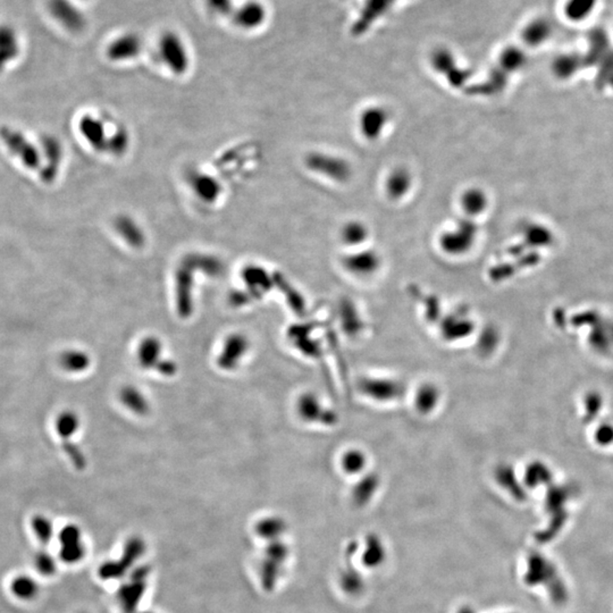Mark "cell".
<instances>
[{
	"label": "cell",
	"mask_w": 613,
	"mask_h": 613,
	"mask_svg": "<svg viewBox=\"0 0 613 613\" xmlns=\"http://www.w3.org/2000/svg\"><path fill=\"white\" fill-rule=\"evenodd\" d=\"M0 140L5 145L7 150L20 162L26 169L31 171H41L43 156L37 145L32 142L23 132L12 126L4 125L0 128Z\"/></svg>",
	"instance_id": "obj_1"
},
{
	"label": "cell",
	"mask_w": 613,
	"mask_h": 613,
	"mask_svg": "<svg viewBox=\"0 0 613 613\" xmlns=\"http://www.w3.org/2000/svg\"><path fill=\"white\" fill-rule=\"evenodd\" d=\"M528 573L526 575V580L529 584H537L543 583L548 585L550 588L552 599L556 603H565L567 601V592L565 585L562 584L556 569L550 561L545 559L544 556L539 554H534L529 558L528 563Z\"/></svg>",
	"instance_id": "obj_2"
},
{
	"label": "cell",
	"mask_w": 613,
	"mask_h": 613,
	"mask_svg": "<svg viewBox=\"0 0 613 613\" xmlns=\"http://www.w3.org/2000/svg\"><path fill=\"white\" fill-rule=\"evenodd\" d=\"M158 52L166 66L176 74H182L188 69L190 63L188 48L176 32L166 31L160 37Z\"/></svg>",
	"instance_id": "obj_3"
},
{
	"label": "cell",
	"mask_w": 613,
	"mask_h": 613,
	"mask_svg": "<svg viewBox=\"0 0 613 613\" xmlns=\"http://www.w3.org/2000/svg\"><path fill=\"white\" fill-rule=\"evenodd\" d=\"M49 14L62 28L69 32H82L86 29V16L73 0H48Z\"/></svg>",
	"instance_id": "obj_4"
},
{
	"label": "cell",
	"mask_w": 613,
	"mask_h": 613,
	"mask_svg": "<svg viewBox=\"0 0 613 613\" xmlns=\"http://www.w3.org/2000/svg\"><path fill=\"white\" fill-rule=\"evenodd\" d=\"M477 237V226L473 220L459 223L456 227L443 234L441 248L446 254L460 256L469 252Z\"/></svg>",
	"instance_id": "obj_5"
},
{
	"label": "cell",
	"mask_w": 613,
	"mask_h": 613,
	"mask_svg": "<svg viewBox=\"0 0 613 613\" xmlns=\"http://www.w3.org/2000/svg\"><path fill=\"white\" fill-rule=\"evenodd\" d=\"M249 339L243 334H231L226 337L217 364L223 371H234L249 350Z\"/></svg>",
	"instance_id": "obj_6"
},
{
	"label": "cell",
	"mask_w": 613,
	"mask_h": 613,
	"mask_svg": "<svg viewBox=\"0 0 613 613\" xmlns=\"http://www.w3.org/2000/svg\"><path fill=\"white\" fill-rule=\"evenodd\" d=\"M22 43L18 30L12 24L0 23V73L20 57Z\"/></svg>",
	"instance_id": "obj_7"
},
{
	"label": "cell",
	"mask_w": 613,
	"mask_h": 613,
	"mask_svg": "<svg viewBox=\"0 0 613 613\" xmlns=\"http://www.w3.org/2000/svg\"><path fill=\"white\" fill-rule=\"evenodd\" d=\"M143 41L135 32H128L109 43L107 55L111 60L122 62L137 57L142 52Z\"/></svg>",
	"instance_id": "obj_8"
},
{
	"label": "cell",
	"mask_w": 613,
	"mask_h": 613,
	"mask_svg": "<svg viewBox=\"0 0 613 613\" xmlns=\"http://www.w3.org/2000/svg\"><path fill=\"white\" fill-rule=\"evenodd\" d=\"M234 24L242 30H254L263 26L265 22L266 13L265 6L257 0H248L243 3L241 6L234 9Z\"/></svg>",
	"instance_id": "obj_9"
},
{
	"label": "cell",
	"mask_w": 613,
	"mask_h": 613,
	"mask_svg": "<svg viewBox=\"0 0 613 613\" xmlns=\"http://www.w3.org/2000/svg\"><path fill=\"white\" fill-rule=\"evenodd\" d=\"M40 150L43 156V167L39 171L41 179L43 182H52L57 175L63 152L60 148V142L52 137H43Z\"/></svg>",
	"instance_id": "obj_10"
},
{
	"label": "cell",
	"mask_w": 613,
	"mask_h": 613,
	"mask_svg": "<svg viewBox=\"0 0 613 613\" xmlns=\"http://www.w3.org/2000/svg\"><path fill=\"white\" fill-rule=\"evenodd\" d=\"M526 55L522 52V49L517 47H510L505 49V52L500 57L499 64H497V71L494 72V75L492 77V81L495 86L497 82L503 83L508 75L514 73L517 69H519L524 64L526 63Z\"/></svg>",
	"instance_id": "obj_11"
},
{
	"label": "cell",
	"mask_w": 613,
	"mask_h": 613,
	"mask_svg": "<svg viewBox=\"0 0 613 613\" xmlns=\"http://www.w3.org/2000/svg\"><path fill=\"white\" fill-rule=\"evenodd\" d=\"M378 266L380 258L374 252H356L349 254L344 259L345 269L350 271L351 274L358 276L373 274L378 269Z\"/></svg>",
	"instance_id": "obj_12"
},
{
	"label": "cell",
	"mask_w": 613,
	"mask_h": 613,
	"mask_svg": "<svg viewBox=\"0 0 613 613\" xmlns=\"http://www.w3.org/2000/svg\"><path fill=\"white\" fill-rule=\"evenodd\" d=\"M163 344L158 337H147L141 339L137 347V356L139 365L143 369H156L162 360Z\"/></svg>",
	"instance_id": "obj_13"
},
{
	"label": "cell",
	"mask_w": 613,
	"mask_h": 613,
	"mask_svg": "<svg viewBox=\"0 0 613 613\" xmlns=\"http://www.w3.org/2000/svg\"><path fill=\"white\" fill-rule=\"evenodd\" d=\"M60 541H62V552L60 556L64 561L77 562L82 558L83 548L81 545L80 531L75 526H66L63 531L60 532Z\"/></svg>",
	"instance_id": "obj_14"
},
{
	"label": "cell",
	"mask_w": 613,
	"mask_h": 613,
	"mask_svg": "<svg viewBox=\"0 0 613 613\" xmlns=\"http://www.w3.org/2000/svg\"><path fill=\"white\" fill-rule=\"evenodd\" d=\"M386 125V114L381 108H369L361 117V133L367 139H375L382 135Z\"/></svg>",
	"instance_id": "obj_15"
},
{
	"label": "cell",
	"mask_w": 613,
	"mask_h": 613,
	"mask_svg": "<svg viewBox=\"0 0 613 613\" xmlns=\"http://www.w3.org/2000/svg\"><path fill=\"white\" fill-rule=\"evenodd\" d=\"M120 403L137 416H145L150 410L148 400L135 386H124L120 392Z\"/></svg>",
	"instance_id": "obj_16"
},
{
	"label": "cell",
	"mask_w": 613,
	"mask_h": 613,
	"mask_svg": "<svg viewBox=\"0 0 613 613\" xmlns=\"http://www.w3.org/2000/svg\"><path fill=\"white\" fill-rule=\"evenodd\" d=\"M585 66L584 55L565 54L554 60L553 72L560 79H569Z\"/></svg>",
	"instance_id": "obj_17"
},
{
	"label": "cell",
	"mask_w": 613,
	"mask_h": 613,
	"mask_svg": "<svg viewBox=\"0 0 613 613\" xmlns=\"http://www.w3.org/2000/svg\"><path fill=\"white\" fill-rule=\"evenodd\" d=\"M552 26L545 18H537L526 26L522 39L529 46H539L550 38Z\"/></svg>",
	"instance_id": "obj_18"
},
{
	"label": "cell",
	"mask_w": 613,
	"mask_h": 613,
	"mask_svg": "<svg viewBox=\"0 0 613 613\" xmlns=\"http://www.w3.org/2000/svg\"><path fill=\"white\" fill-rule=\"evenodd\" d=\"M60 364L64 371L69 373H83L88 369L91 364V359L86 352L82 350H67L62 354Z\"/></svg>",
	"instance_id": "obj_19"
},
{
	"label": "cell",
	"mask_w": 613,
	"mask_h": 613,
	"mask_svg": "<svg viewBox=\"0 0 613 613\" xmlns=\"http://www.w3.org/2000/svg\"><path fill=\"white\" fill-rule=\"evenodd\" d=\"M320 399L313 393H305L298 400V412L305 422H313L320 420L324 415Z\"/></svg>",
	"instance_id": "obj_20"
},
{
	"label": "cell",
	"mask_w": 613,
	"mask_h": 613,
	"mask_svg": "<svg viewBox=\"0 0 613 613\" xmlns=\"http://www.w3.org/2000/svg\"><path fill=\"white\" fill-rule=\"evenodd\" d=\"M80 422V417L77 412L65 410L58 415L55 422V428L63 441H69L79 431Z\"/></svg>",
	"instance_id": "obj_21"
},
{
	"label": "cell",
	"mask_w": 613,
	"mask_h": 613,
	"mask_svg": "<svg viewBox=\"0 0 613 613\" xmlns=\"http://www.w3.org/2000/svg\"><path fill=\"white\" fill-rule=\"evenodd\" d=\"M460 203L466 215L477 216L486 209L488 197L479 189H471L462 194Z\"/></svg>",
	"instance_id": "obj_22"
},
{
	"label": "cell",
	"mask_w": 613,
	"mask_h": 613,
	"mask_svg": "<svg viewBox=\"0 0 613 613\" xmlns=\"http://www.w3.org/2000/svg\"><path fill=\"white\" fill-rule=\"evenodd\" d=\"M439 401V392L435 386L424 384L416 393V407L422 414H428L437 408Z\"/></svg>",
	"instance_id": "obj_23"
},
{
	"label": "cell",
	"mask_w": 613,
	"mask_h": 613,
	"mask_svg": "<svg viewBox=\"0 0 613 613\" xmlns=\"http://www.w3.org/2000/svg\"><path fill=\"white\" fill-rule=\"evenodd\" d=\"M411 177L408 171L403 169H398L394 171L390 176H388V193L392 198L403 197V194L408 192L410 188Z\"/></svg>",
	"instance_id": "obj_24"
},
{
	"label": "cell",
	"mask_w": 613,
	"mask_h": 613,
	"mask_svg": "<svg viewBox=\"0 0 613 613\" xmlns=\"http://www.w3.org/2000/svg\"><path fill=\"white\" fill-rule=\"evenodd\" d=\"M596 0H568L566 16L571 21H582L590 16L595 9Z\"/></svg>",
	"instance_id": "obj_25"
},
{
	"label": "cell",
	"mask_w": 613,
	"mask_h": 613,
	"mask_svg": "<svg viewBox=\"0 0 613 613\" xmlns=\"http://www.w3.org/2000/svg\"><path fill=\"white\" fill-rule=\"evenodd\" d=\"M367 458L362 451L358 450V449H350L343 454L342 459H341V467L343 468L345 473L354 475V473H361L364 468L367 466Z\"/></svg>",
	"instance_id": "obj_26"
},
{
	"label": "cell",
	"mask_w": 613,
	"mask_h": 613,
	"mask_svg": "<svg viewBox=\"0 0 613 613\" xmlns=\"http://www.w3.org/2000/svg\"><path fill=\"white\" fill-rule=\"evenodd\" d=\"M13 593L22 600H32L38 594L37 583L29 576H18L12 583Z\"/></svg>",
	"instance_id": "obj_27"
},
{
	"label": "cell",
	"mask_w": 613,
	"mask_h": 613,
	"mask_svg": "<svg viewBox=\"0 0 613 613\" xmlns=\"http://www.w3.org/2000/svg\"><path fill=\"white\" fill-rule=\"evenodd\" d=\"M367 235L366 228L359 223H350L343 228L342 231L343 242L349 245H356L364 242Z\"/></svg>",
	"instance_id": "obj_28"
},
{
	"label": "cell",
	"mask_w": 613,
	"mask_h": 613,
	"mask_svg": "<svg viewBox=\"0 0 613 613\" xmlns=\"http://www.w3.org/2000/svg\"><path fill=\"white\" fill-rule=\"evenodd\" d=\"M62 446H63L64 452L69 456L72 465L74 466L79 471H82V469L86 468V456H84L82 451H81V449L77 444L72 443L71 439H69V441H63Z\"/></svg>",
	"instance_id": "obj_29"
},
{
	"label": "cell",
	"mask_w": 613,
	"mask_h": 613,
	"mask_svg": "<svg viewBox=\"0 0 613 613\" xmlns=\"http://www.w3.org/2000/svg\"><path fill=\"white\" fill-rule=\"evenodd\" d=\"M32 527L38 539H40V542H48L49 539H52V524L47 519L46 517H35V519L32 522Z\"/></svg>",
	"instance_id": "obj_30"
},
{
	"label": "cell",
	"mask_w": 613,
	"mask_h": 613,
	"mask_svg": "<svg viewBox=\"0 0 613 613\" xmlns=\"http://www.w3.org/2000/svg\"><path fill=\"white\" fill-rule=\"evenodd\" d=\"M207 7L213 14L217 16H228L233 14V0H206Z\"/></svg>",
	"instance_id": "obj_31"
},
{
	"label": "cell",
	"mask_w": 613,
	"mask_h": 613,
	"mask_svg": "<svg viewBox=\"0 0 613 613\" xmlns=\"http://www.w3.org/2000/svg\"><path fill=\"white\" fill-rule=\"evenodd\" d=\"M38 570L43 573V575H52L55 571V562L52 556L47 554H40L35 560Z\"/></svg>",
	"instance_id": "obj_32"
},
{
	"label": "cell",
	"mask_w": 613,
	"mask_h": 613,
	"mask_svg": "<svg viewBox=\"0 0 613 613\" xmlns=\"http://www.w3.org/2000/svg\"><path fill=\"white\" fill-rule=\"evenodd\" d=\"M156 371H159L160 374L165 375V376H173L176 373L177 368L174 361L162 359L156 367Z\"/></svg>",
	"instance_id": "obj_33"
}]
</instances>
